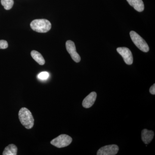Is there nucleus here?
Segmentation results:
<instances>
[{
  "label": "nucleus",
  "instance_id": "nucleus-7",
  "mask_svg": "<svg viewBox=\"0 0 155 155\" xmlns=\"http://www.w3.org/2000/svg\"><path fill=\"white\" fill-rule=\"evenodd\" d=\"M66 48L67 51L71 56L72 60L76 63H79L81 61V58L76 51L75 43L72 41H67L66 43Z\"/></svg>",
  "mask_w": 155,
  "mask_h": 155
},
{
  "label": "nucleus",
  "instance_id": "nucleus-10",
  "mask_svg": "<svg viewBox=\"0 0 155 155\" xmlns=\"http://www.w3.org/2000/svg\"><path fill=\"white\" fill-rule=\"evenodd\" d=\"M127 1L130 6L138 12H141L144 10V4L142 0H127Z\"/></svg>",
  "mask_w": 155,
  "mask_h": 155
},
{
  "label": "nucleus",
  "instance_id": "nucleus-3",
  "mask_svg": "<svg viewBox=\"0 0 155 155\" xmlns=\"http://www.w3.org/2000/svg\"><path fill=\"white\" fill-rule=\"evenodd\" d=\"M130 35L132 41L140 50L144 52L149 51L150 48L148 45L139 35L135 31H130Z\"/></svg>",
  "mask_w": 155,
  "mask_h": 155
},
{
  "label": "nucleus",
  "instance_id": "nucleus-8",
  "mask_svg": "<svg viewBox=\"0 0 155 155\" xmlns=\"http://www.w3.org/2000/svg\"><path fill=\"white\" fill-rule=\"evenodd\" d=\"M97 93L95 92H92L84 99L82 106L85 108H89L93 105L97 98Z\"/></svg>",
  "mask_w": 155,
  "mask_h": 155
},
{
  "label": "nucleus",
  "instance_id": "nucleus-2",
  "mask_svg": "<svg viewBox=\"0 0 155 155\" xmlns=\"http://www.w3.org/2000/svg\"><path fill=\"white\" fill-rule=\"evenodd\" d=\"M32 29L39 33L47 32L51 28L49 21L46 19H37L33 20L30 24Z\"/></svg>",
  "mask_w": 155,
  "mask_h": 155
},
{
  "label": "nucleus",
  "instance_id": "nucleus-9",
  "mask_svg": "<svg viewBox=\"0 0 155 155\" xmlns=\"http://www.w3.org/2000/svg\"><path fill=\"white\" fill-rule=\"evenodd\" d=\"M154 135V133L153 130H148L147 129H143L141 133L142 140L145 144H149L152 140Z\"/></svg>",
  "mask_w": 155,
  "mask_h": 155
},
{
  "label": "nucleus",
  "instance_id": "nucleus-16",
  "mask_svg": "<svg viewBox=\"0 0 155 155\" xmlns=\"http://www.w3.org/2000/svg\"><path fill=\"white\" fill-rule=\"evenodd\" d=\"M150 92L152 94L155 95V84H153L150 87Z\"/></svg>",
  "mask_w": 155,
  "mask_h": 155
},
{
  "label": "nucleus",
  "instance_id": "nucleus-1",
  "mask_svg": "<svg viewBox=\"0 0 155 155\" xmlns=\"http://www.w3.org/2000/svg\"><path fill=\"white\" fill-rule=\"evenodd\" d=\"M19 118L21 124L27 129L33 127L34 119L31 112L27 108L23 107L19 110Z\"/></svg>",
  "mask_w": 155,
  "mask_h": 155
},
{
  "label": "nucleus",
  "instance_id": "nucleus-5",
  "mask_svg": "<svg viewBox=\"0 0 155 155\" xmlns=\"http://www.w3.org/2000/svg\"><path fill=\"white\" fill-rule=\"evenodd\" d=\"M117 51L119 54L122 56L125 64L127 65H131L133 64V55L129 49L126 47L118 48H117Z\"/></svg>",
  "mask_w": 155,
  "mask_h": 155
},
{
  "label": "nucleus",
  "instance_id": "nucleus-13",
  "mask_svg": "<svg viewBox=\"0 0 155 155\" xmlns=\"http://www.w3.org/2000/svg\"><path fill=\"white\" fill-rule=\"evenodd\" d=\"M1 4L4 6V8L9 10L12 8L14 5V0H1Z\"/></svg>",
  "mask_w": 155,
  "mask_h": 155
},
{
  "label": "nucleus",
  "instance_id": "nucleus-11",
  "mask_svg": "<svg viewBox=\"0 0 155 155\" xmlns=\"http://www.w3.org/2000/svg\"><path fill=\"white\" fill-rule=\"evenodd\" d=\"M31 57L39 65H43L45 64V60L40 53L36 51H32L31 53Z\"/></svg>",
  "mask_w": 155,
  "mask_h": 155
},
{
  "label": "nucleus",
  "instance_id": "nucleus-4",
  "mask_svg": "<svg viewBox=\"0 0 155 155\" xmlns=\"http://www.w3.org/2000/svg\"><path fill=\"white\" fill-rule=\"evenodd\" d=\"M72 139V137L67 134H61L58 137L52 140L51 143L57 147H65L71 144Z\"/></svg>",
  "mask_w": 155,
  "mask_h": 155
},
{
  "label": "nucleus",
  "instance_id": "nucleus-15",
  "mask_svg": "<svg viewBox=\"0 0 155 155\" xmlns=\"http://www.w3.org/2000/svg\"><path fill=\"white\" fill-rule=\"evenodd\" d=\"M8 46V42L5 40H0V49H5L7 48Z\"/></svg>",
  "mask_w": 155,
  "mask_h": 155
},
{
  "label": "nucleus",
  "instance_id": "nucleus-14",
  "mask_svg": "<svg viewBox=\"0 0 155 155\" xmlns=\"http://www.w3.org/2000/svg\"><path fill=\"white\" fill-rule=\"evenodd\" d=\"M49 77V74L47 72H41L38 74V77L39 79L42 80H46Z\"/></svg>",
  "mask_w": 155,
  "mask_h": 155
},
{
  "label": "nucleus",
  "instance_id": "nucleus-6",
  "mask_svg": "<svg viewBox=\"0 0 155 155\" xmlns=\"http://www.w3.org/2000/svg\"><path fill=\"white\" fill-rule=\"evenodd\" d=\"M119 148L116 144L109 145L102 147L98 150L97 155H115L119 151Z\"/></svg>",
  "mask_w": 155,
  "mask_h": 155
},
{
  "label": "nucleus",
  "instance_id": "nucleus-12",
  "mask_svg": "<svg viewBox=\"0 0 155 155\" xmlns=\"http://www.w3.org/2000/svg\"><path fill=\"white\" fill-rule=\"evenodd\" d=\"M17 148L14 144L9 145L6 147L3 153V155H17Z\"/></svg>",
  "mask_w": 155,
  "mask_h": 155
}]
</instances>
